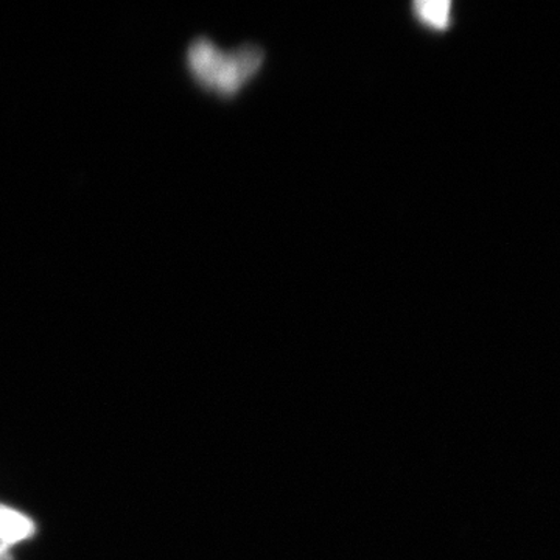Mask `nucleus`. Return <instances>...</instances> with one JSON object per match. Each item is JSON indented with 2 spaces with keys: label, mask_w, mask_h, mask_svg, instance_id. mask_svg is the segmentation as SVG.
<instances>
[{
  "label": "nucleus",
  "mask_w": 560,
  "mask_h": 560,
  "mask_svg": "<svg viewBox=\"0 0 560 560\" xmlns=\"http://www.w3.org/2000/svg\"><path fill=\"white\" fill-rule=\"evenodd\" d=\"M264 50L242 46L223 51L206 38H198L187 49V69L201 88L221 97H234L264 65Z\"/></svg>",
  "instance_id": "nucleus-1"
},
{
  "label": "nucleus",
  "mask_w": 560,
  "mask_h": 560,
  "mask_svg": "<svg viewBox=\"0 0 560 560\" xmlns=\"http://www.w3.org/2000/svg\"><path fill=\"white\" fill-rule=\"evenodd\" d=\"M35 534V525L27 515L0 504V544L10 547Z\"/></svg>",
  "instance_id": "nucleus-2"
},
{
  "label": "nucleus",
  "mask_w": 560,
  "mask_h": 560,
  "mask_svg": "<svg viewBox=\"0 0 560 560\" xmlns=\"http://www.w3.org/2000/svg\"><path fill=\"white\" fill-rule=\"evenodd\" d=\"M451 9L452 3L448 0H419L412 3L418 20L438 31L451 24Z\"/></svg>",
  "instance_id": "nucleus-3"
},
{
  "label": "nucleus",
  "mask_w": 560,
  "mask_h": 560,
  "mask_svg": "<svg viewBox=\"0 0 560 560\" xmlns=\"http://www.w3.org/2000/svg\"><path fill=\"white\" fill-rule=\"evenodd\" d=\"M0 560H11L9 551L3 552V555H0Z\"/></svg>",
  "instance_id": "nucleus-4"
}]
</instances>
